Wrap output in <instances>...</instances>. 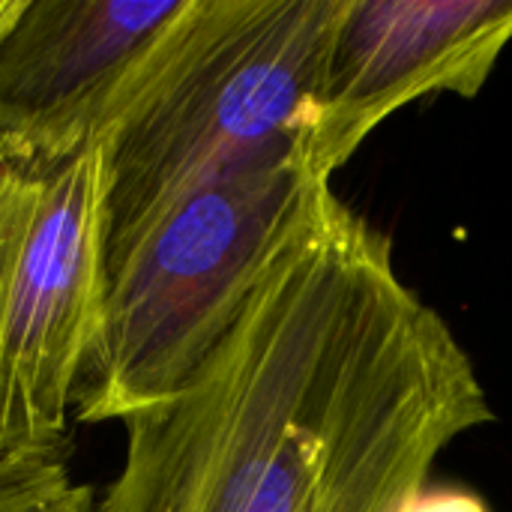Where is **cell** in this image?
I'll return each mask as SVG.
<instances>
[{
	"instance_id": "obj_9",
	"label": "cell",
	"mask_w": 512,
	"mask_h": 512,
	"mask_svg": "<svg viewBox=\"0 0 512 512\" xmlns=\"http://www.w3.org/2000/svg\"><path fill=\"white\" fill-rule=\"evenodd\" d=\"M3 462H6V459H0V465H3Z\"/></svg>"
},
{
	"instance_id": "obj_6",
	"label": "cell",
	"mask_w": 512,
	"mask_h": 512,
	"mask_svg": "<svg viewBox=\"0 0 512 512\" xmlns=\"http://www.w3.org/2000/svg\"><path fill=\"white\" fill-rule=\"evenodd\" d=\"M183 0H24L0 39V135L102 147L135 69Z\"/></svg>"
},
{
	"instance_id": "obj_5",
	"label": "cell",
	"mask_w": 512,
	"mask_h": 512,
	"mask_svg": "<svg viewBox=\"0 0 512 512\" xmlns=\"http://www.w3.org/2000/svg\"><path fill=\"white\" fill-rule=\"evenodd\" d=\"M510 42L512 0H351L297 141L303 165L333 183L405 105L441 93L474 99Z\"/></svg>"
},
{
	"instance_id": "obj_2",
	"label": "cell",
	"mask_w": 512,
	"mask_h": 512,
	"mask_svg": "<svg viewBox=\"0 0 512 512\" xmlns=\"http://www.w3.org/2000/svg\"><path fill=\"white\" fill-rule=\"evenodd\" d=\"M351 0H183L102 141L108 261L168 204L294 150Z\"/></svg>"
},
{
	"instance_id": "obj_1",
	"label": "cell",
	"mask_w": 512,
	"mask_h": 512,
	"mask_svg": "<svg viewBox=\"0 0 512 512\" xmlns=\"http://www.w3.org/2000/svg\"><path fill=\"white\" fill-rule=\"evenodd\" d=\"M489 423L471 354L393 249L363 276L288 258L195 375L123 423L96 512H417Z\"/></svg>"
},
{
	"instance_id": "obj_4",
	"label": "cell",
	"mask_w": 512,
	"mask_h": 512,
	"mask_svg": "<svg viewBox=\"0 0 512 512\" xmlns=\"http://www.w3.org/2000/svg\"><path fill=\"white\" fill-rule=\"evenodd\" d=\"M105 285V147L48 153L0 135V459L69 456Z\"/></svg>"
},
{
	"instance_id": "obj_3",
	"label": "cell",
	"mask_w": 512,
	"mask_h": 512,
	"mask_svg": "<svg viewBox=\"0 0 512 512\" xmlns=\"http://www.w3.org/2000/svg\"><path fill=\"white\" fill-rule=\"evenodd\" d=\"M297 147L168 204L108 261L99 342L75 390L78 423H126L171 399L246 306L315 192Z\"/></svg>"
},
{
	"instance_id": "obj_8",
	"label": "cell",
	"mask_w": 512,
	"mask_h": 512,
	"mask_svg": "<svg viewBox=\"0 0 512 512\" xmlns=\"http://www.w3.org/2000/svg\"><path fill=\"white\" fill-rule=\"evenodd\" d=\"M24 0H0V39L6 36V30L12 27V21L18 18Z\"/></svg>"
},
{
	"instance_id": "obj_7",
	"label": "cell",
	"mask_w": 512,
	"mask_h": 512,
	"mask_svg": "<svg viewBox=\"0 0 512 512\" xmlns=\"http://www.w3.org/2000/svg\"><path fill=\"white\" fill-rule=\"evenodd\" d=\"M96 504L93 489L72 480L69 456L0 465V512H96Z\"/></svg>"
}]
</instances>
